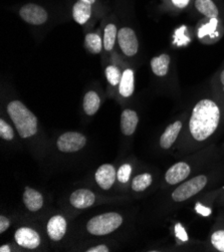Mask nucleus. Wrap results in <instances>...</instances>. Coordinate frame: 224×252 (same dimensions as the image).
<instances>
[{"mask_svg": "<svg viewBox=\"0 0 224 252\" xmlns=\"http://www.w3.org/2000/svg\"><path fill=\"white\" fill-rule=\"evenodd\" d=\"M92 15V6L91 4L79 0L74 3L72 7V17L77 23L83 25L86 24Z\"/></svg>", "mask_w": 224, "mask_h": 252, "instance_id": "obj_20", "label": "nucleus"}, {"mask_svg": "<svg viewBox=\"0 0 224 252\" xmlns=\"http://www.w3.org/2000/svg\"><path fill=\"white\" fill-rule=\"evenodd\" d=\"M0 251H1V252H10V251H13V248L10 247L7 244H4V245L0 246Z\"/></svg>", "mask_w": 224, "mask_h": 252, "instance_id": "obj_34", "label": "nucleus"}, {"mask_svg": "<svg viewBox=\"0 0 224 252\" xmlns=\"http://www.w3.org/2000/svg\"><path fill=\"white\" fill-rule=\"evenodd\" d=\"M101 107V97L95 91H89L83 100L84 112L87 116H95Z\"/></svg>", "mask_w": 224, "mask_h": 252, "instance_id": "obj_18", "label": "nucleus"}, {"mask_svg": "<svg viewBox=\"0 0 224 252\" xmlns=\"http://www.w3.org/2000/svg\"><path fill=\"white\" fill-rule=\"evenodd\" d=\"M217 24H218V20H217V18H212V19H210V20H209V22H208L207 24H205L204 27H202V28H201L200 32H199V33H200V37H201V38H203L204 36L208 35V36H210L211 38H213L212 33L216 32Z\"/></svg>", "mask_w": 224, "mask_h": 252, "instance_id": "obj_28", "label": "nucleus"}, {"mask_svg": "<svg viewBox=\"0 0 224 252\" xmlns=\"http://www.w3.org/2000/svg\"><path fill=\"white\" fill-rule=\"evenodd\" d=\"M175 232H176V235L178 238H180L182 241H186L188 239L187 235H186V232L184 230V228L182 227V226L180 224H177L175 226Z\"/></svg>", "mask_w": 224, "mask_h": 252, "instance_id": "obj_31", "label": "nucleus"}, {"mask_svg": "<svg viewBox=\"0 0 224 252\" xmlns=\"http://www.w3.org/2000/svg\"><path fill=\"white\" fill-rule=\"evenodd\" d=\"M0 138L3 141L11 142L14 140V129L3 119H0Z\"/></svg>", "mask_w": 224, "mask_h": 252, "instance_id": "obj_26", "label": "nucleus"}, {"mask_svg": "<svg viewBox=\"0 0 224 252\" xmlns=\"http://www.w3.org/2000/svg\"><path fill=\"white\" fill-rule=\"evenodd\" d=\"M133 173V165L131 163H123L117 169V181L120 185L125 186L128 185Z\"/></svg>", "mask_w": 224, "mask_h": 252, "instance_id": "obj_24", "label": "nucleus"}, {"mask_svg": "<svg viewBox=\"0 0 224 252\" xmlns=\"http://www.w3.org/2000/svg\"><path fill=\"white\" fill-rule=\"evenodd\" d=\"M85 45L90 53L97 55L103 49V40L102 37L97 33H88L85 37Z\"/></svg>", "mask_w": 224, "mask_h": 252, "instance_id": "obj_23", "label": "nucleus"}, {"mask_svg": "<svg viewBox=\"0 0 224 252\" xmlns=\"http://www.w3.org/2000/svg\"><path fill=\"white\" fill-rule=\"evenodd\" d=\"M153 183V176L151 173H140L132 178L131 189L134 193H142L146 191Z\"/></svg>", "mask_w": 224, "mask_h": 252, "instance_id": "obj_19", "label": "nucleus"}, {"mask_svg": "<svg viewBox=\"0 0 224 252\" xmlns=\"http://www.w3.org/2000/svg\"><path fill=\"white\" fill-rule=\"evenodd\" d=\"M208 183V177L206 175H198L195 177L182 182L177 188H175L171 194V198L174 202H185L188 199L201 192Z\"/></svg>", "mask_w": 224, "mask_h": 252, "instance_id": "obj_4", "label": "nucleus"}, {"mask_svg": "<svg viewBox=\"0 0 224 252\" xmlns=\"http://www.w3.org/2000/svg\"><path fill=\"white\" fill-rule=\"evenodd\" d=\"M82 1L87 2V3H89V4H93V3H95L96 0H82Z\"/></svg>", "mask_w": 224, "mask_h": 252, "instance_id": "obj_35", "label": "nucleus"}, {"mask_svg": "<svg viewBox=\"0 0 224 252\" xmlns=\"http://www.w3.org/2000/svg\"><path fill=\"white\" fill-rule=\"evenodd\" d=\"M183 129V122L177 120L170 124L165 131L162 133L159 139V146L163 150L170 149L174 143L178 139L181 131Z\"/></svg>", "mask_w": 224, "mask_h": 252, "instance_id": "obj_14", "label": "nucleus"}, {"mask_svg": "<svg viewBox=\"0 0 224 252\" xmlns=\"http://www.w3.org/2000/svg\"><path fill=\"white\" fill-rule=\"evenodd\" d=\"M218 83H219L220 87L224 90V67L218 73Z\"/></svg>", "mask_w": 224, "mask_h": 252, "instance_id": "obj_33", "label": "nucleus"}, {"mask_svg": "<svg viewBox=\"0 0 224 252\" xmlns=\"http://www.w3.org/2000/svg\"><path fill=\"white\" fill-rule=\"evenodd\" d=\"M124 223L118 212H106L92 217L86 224V230L93 236H106L116 232Z\"/></svg>", "mask_w": 224, "mask_h": 252, "instance_id": "obj_3", "label": "nucleus"}, {"mask_svg": "<svg viewBox=\"0 0 224 252\" xmlns=\"http://www.w3.org/2000/svg\"><path fill=\"white\" fill-rule=\"evenodd\" d=\"M11 226V221L8 217L4 215H0V234L6 232Z\"/></svg>", "mask_w": 224, "mask_h": 252, "instance_id": "obj_29", "label": "nucleus"}, {"mask_svg": "<svg viewBox=\"0 0 224 252\" xmlns=\"http://www.w3.org/2000/svg\"><path fill=\"white\" fill-rule=\"evenodd\" d=\"M85 251H87V252H109V251H111V249L106 244H98V245L89 247Z\"/></svg>", "mask_w": 224, "mask_h": 252, "instance_id": "obj_30", "label": "nucleus"}, {"mask_svg": "<svg viewBox=\"0 0 224 252\" xmlns=\"http://www.w3.org/2000/svg\"><path fill=\"white\" fill-rule=\"evenodd\" d=\"M6 112L22 140L32 141L38 136V119L22 102L11 100L6 106Z\"/></svg>", "mask_w": 224, "mask_h": 252, "instance_id": "obj_2", "label": "nucleus"}, {"mask_svg": "<svg viewBox=\"0 0 224 252\" xmlns=\"http://www.w3.org/2000/svg\"><path fill=\"white\" fill-rule=\"evenodd\" d=\"M15 244L23 249L34 250L41 245V236L38 231L31 226H20L13 235Z\"/></svg>", "mask_w": 224, "mask_h": 252, "instance_id": "obj_6", "label": "nucleus"}, {"mask_svg": "<svg viewBox=\"0 0 224 252\" xmlns=\"http://www.w3.org/2000/svg\"><path fill=\"white\" fill-rule=\"evenodd\" d=\"M171 1L174 6L179 9L186 8L190 3V0H171Z\"/></svg>", "mask_w": 224, "mask_h": 252, "instance_id": "obj_32", "label": "nucleus"}, {"mask_svg": "<svg viewBox=\"0 0 224 252\" xmlns=\"http://www.w3.org/2000/svg\"><path fill=\"white\" fill-rule=\"evenodd\" d=\"M45 230L48 238L53 242L62 241L67 231L66 218L62 214L53 215L46 222Z\"/></svg>", "mask_w": 224, "mask_h": 252, "instance_id": "obj_8", "label": "nucleus"}, {"mask_svg": "<svg viewBox=\"0 0 224 252\" xmlns=\"http://www.w3.org/2000/svg\"><path fill=\"white\" fill-rule=\"evenodd\" d=\"M118 44L121 52L128 58L135 57L139 50L136 32L130 28H122L118 32Z\"/></svg>", "mask_w": 224, "mask_h": 252, "instance_id": "obj_7", "label": "nucleus"}, {"mask_svg": "<svg viewBox=\"0 0 224 252\" xmlns=\"http://www.w3.org/2000/svg\"><path fill=\"white\" fill-rule=\"evenodd\" d=\"M195 8L198 12H200L205 17L209 19L219 17V9L212 0H195Z\"/></svg>", "mask_w": 224, "mask_h": 252, "instance_id": "obj_21", "label": "nucleus"}, {"mask_svg": "<svg viewBox=\"0 0 224 252\" xmlns=\"http://www.w3.org/2000/svg\"><path fill=\"white\" fill-rule=\"evenodd\" d=\"M96 185L104 191H109L117 181V169L113 164L106 163L99 166L95 173Z\"/></svg>", "mask_w": 224, "mask_h": 252, "instance_id": "obj_10", "label": "nucleus"}, {"mask_svg": "<svg viewBox=\"0 0 224 252\" xmlns=\"http://www.w3.org/2000/svg\"><path fill=\"white\" fill-rule=\"evenodd\" d=\"M122 71L121 69L114 65V64H110L106 67L105 70V74H106V79L109 83L110 86L112 87H118L120 85L121 79H122Z\"/></svg>", "mask_w": 224, "mask_h": 252, "instance_id": "obj_25", "label": "nucleus"}, {"mask_svg": "<svg viewBox=\"0 0 224 252\" xmlns=\"http://www.w3.org/2000/svg\"><path fill=\"white\" fill-rule=\"evenodd\" d=\"M139 123V117L136 111L125 109L121 114L120 128L122 134L125 137H131L135 134Z\"/></svg>", "mask_w": 224, "mask_h": 252, "instance_id": "obj_15", "label": "nucleus"}, {"mask_svg": "<svg viewBox=\"0 0 224 252\" xmlns=\"http://www.w3.org/2000/svg\"><path fill=\"white\" fill-rule=\"evenodd\" d=\"M135 90V73L132 68H126L122 73L119 94L122 97H130Z\"/></svg>", "mask_w": 224, "mask_h": 252, "instance_id": "obj_16", "label": "nucleus"}, {"mask_svg": "<svg viewBox=\"0 0 224 252\" xmlns=\"http://www.w3.org/2000/svg\"><path fill=\"white\" fill-rule=\"evenodd\" d=\"M210 242L216 250L224 252V229H218L214 231L211 234Z\"/></svg>", "mask_w": 224, "mask_h": 252, "instance_id": "obj_27", "label": "nucleus"}, {"mask_svg": "<svg viewBox=\"0 0 224 252\" xmlns=\"http://www.w3.org/2000/svg\"><path fill=\"white\" fill-rule=\"evenodd\" d=\"M96 194L90 189L80 188L74 190L69 196V204L72 208L85 210L91 208L96 203Z\"/></svg>", "mask_w": 224, "mask_h": 252, "instance_id": "obj_9", "label": "nucleus"}, {"mask_svg": "<svg viewBox=\"0 0 224 252\" xmlns=\"http://www.w3.org/2000/svg\"><path fill=\"white\" fill-rule=\"evenodd\" d=\"M170 63H171L170 56L167 54H162L151 60V63H150L151 69L157 77L159 78L165 77L169 71Z\"/></svg>", "mask_w": 224, "mask_h": 252, "instance_id": "obj_17", "label": "nucleus"}, {"mask_svg": "<svg viewBox=\"0 0 224 252\" xmlns=\"http://www.w3.org/2000/svg\"><path fill=\"white\" fill-rule=\"evenodd\" d=\"M88 143V138L86 135L69 131L62 134L57 140V148L62 153L72 154L78 153L83 150Z\"/></svg>", "mask_w": 224, "mask_h": 252, "instance_id": "obj_5", "label": "nucleus"}, {"mask_svg": "<svg viewBox=\"0 0 224 252\" xmlns=\"http://www.w3.org/2000/svg\"><path fill=\"white\" fill-rule=\"evenodd\" d=\"M118 40V30L114 23H109L104 31L103 45L106 52H112Z\"/></svg>", "mask_w": 224, "mask_h": 252, "instance_id": "obj_22", "label": "nucleus"}, {"mask_svg": "<svg viewBox=\"0 0 224 252\" xmlns=\"http://www.w3.org/2000/svg\"><path fill=\"white\" fill-rule=\"evenodd\" d=\"M191 174V166L186 162H178L171 166L165 173V182L170 185H178L184 182Z\"/></svg>", "mask_w": 224, "mask_h": 252, "instance_id": "obj_12", "label": "nucleus"}, {"mask_svg": "<svg viewBox=\"0 0 224 252\" xmlns=\"http://www.w3.org/2000/svg\"><path fill=\"white\" fill-rule=\"evenodd\" d=\"M19 15L24 21L33 25L43 24L48 18L46 10L43 7L33 3L23 5L19 9Z\"/></svg>", "mask_w": 224, "mask_h": 252, "instance_id": "obj_11", "label": "nucleus"}, {"mask_svg": "<svg viewBox=\"0 0 224 252\" xmlns=\"http://www.w3.org/2000/svg\"><path fill=\"white\" fill-rule=\"evenodd\" d=\"M22 202L30 212L35 213L43 208L44 197L38 190L27 186L22 193Z\"/></svg>", "mask_w": 224, "mask_h": 252, "instance_id": "obj_13", "label": "nucleus"}, {"mask_svg": "<svg viewBox=\"0 0 224 252\" xmlns=\"http://www.w3.org/2000/svg\"><path fill=\"white\" fill-rule=\"evenodd\" d=\"M222 118L220 106L211 98H202L197 102L188 122V133L196 143L209 140L218 130Z\"/></svg>", "mask_w": 224, "mask_h": 252, "instance_id": "obj_1", "label": "nucleus"}]
</instances>
